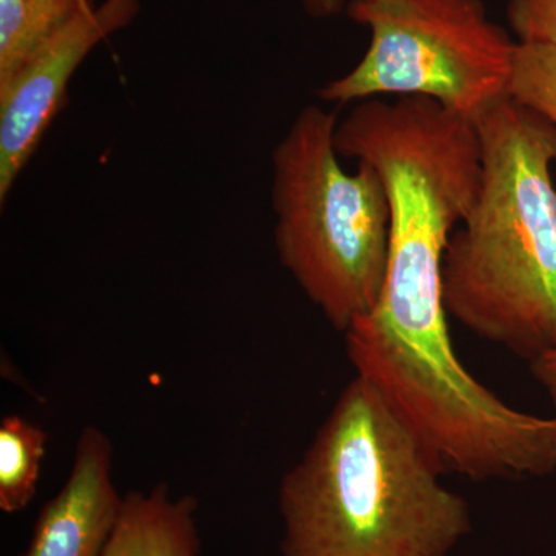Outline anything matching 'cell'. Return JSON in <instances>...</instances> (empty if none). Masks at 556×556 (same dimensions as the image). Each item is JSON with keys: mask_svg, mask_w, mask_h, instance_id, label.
<instances>
[{"mask_svg": "<svg viewBox=\"0 0 556 556\" xmlns=\"http://www.w3.org/2000/svg\"><path fill=\"white\" fill-rule=\"evenodd\" d=\"M89 0H0V94Z\"/></svg>", "mask_w": 556, "mask_h": 556, "instance_id": "8", "label": "cell"}, {"mask_svg": "<svg viewBox=\"0 0 556 556\" xmlns=\"http://www.w3.org/2000/svg\"><path fill=\"white\" fill-rule=\"evenodd\" d=\"M382 2H388V0H382ZM300 3L309 16L328 20V17L338 16L345 10L346 0H300Z\"/></svg>", "mask_w": 556, "mask_h": 556, "instance_id": "13", "label": "cell"}, {"mask_svg": "<svg viewBox=\"0 0 556 556\" xmlns=\"http://www.w3.org/2000/svg\"><path fill=\"white\" fill-rule=\"evenodd\" d=\"M477 127L481 190L445 252V309L530 364L556 351V129L510 98Z\"/></svg>", "mask_w": 556, "mask_h": 556, "instance_id": "2", "label": "cell"}, {"mask_svg": "<svg viewBox=\"0 0 556 556\" xmlns=\"http://www.w3.org/2000/svg\"><path fill=\"white\" fill-rule=\"evenodd\" d=\"M365 380L345 388L278 489L283 556H448L470 508Z\"/></svg>", "mask_w": 556, "mask_h": 556, "instance_id": "1", "label": "cell"}, {"mask_svg": "<svg viewBox=\"0 0 556 556\" xmlns=\"http://www.w3.org/2000/svg\"><path fill=\"white\" fill-rule=\"evenodd\" d=\"M510 100L533 110L556 129V47L518 43Z\"/></svg>", "mask_w": 556, "mask_h": 556, "instance_id": "10", "label": "cell"}, {"mask_svg": "<svg viewBox=\"0 0 556 556\" xmlns=\"http://www.w3.org/2000/svg\"><path fill=\"white\" fill-rule=\"evenodd\" d=\"M336 113L300 110L273 153L278 260L328 324L345 332L375 308L390 254V203L375 167L348 174Z\"/></svg>", "mask_w": 556, "mask_h": 556, "instance_id": "3", "label": "cell"}, {"mask_svg": "<svg viewBox=\"0 0 556 556\" xmlns=\"http://www.w3.org/2000/svg\"><path fill=\"white\" fill-rule=\"evenodd\" d=\"M49 437L20 415L0 422V510L17 514L27 508L38 490L40 467Z\"/></svg>", "mask_w": 556, "mask_h": 556, "instance_id": "9", "label": "cell"}, {"mask_svg": "<svg viewBox=\"0 0 556 556\" xmlns=\"http://www.w3.org/2000/svg\"><path fill=\"white\" fill-rule=\"evenodd\" d=\"M141 0H90L54 33L0 94V203L9 199L54 116L67 86L84 60L113 33L137 17Z\"/></svg>", "mask_w": 556, "mask_h": 556, "instance_id": "5", "label": "cell"}, {"mask_svg": "<svg viewBox=\"0 0 556 556\" xmlns=\"http://www.w3.org/2000/svg\"><path fill=\"white\" fill-rule=\"evenodd\" d=\"M530 371L540 387L546 391L556 409V351L530 362Z\"/></svg>", "mask_w": 556, "mask_h": 556, "instance_id": "12", "label": "cell"}, {"mask_svg": "<svg viewBox=\"0 0 556 556\" xmlns=\"http://www.w3.org/2000/svg\"><path fill=\"white\" fill-rule=\"evenodd\" d=\"M507 21L518 43L556 47V0H508Z\"/></svg>", "mask_w": 556, "mask_h": 556, "instance_id": "11", "label": "cell"}, {"mask_svg": "<svg viewBox=\"0 0 556 556\" xmlns=\"http://www.w3.org/2000/svg\"><path fill=\"white\" fill-rule=\"evenodd\" d=\"M346 10L371 40L356 67L318 90L320 100L424 97L477 123L510 98L518 42L482 0H353Z\"/></svg>", "mask_w": 556, "mask_h": 556, "instance_id": "4", "label": "cell"}, {"mask_svg": "<svg viewBox=\"0 0 556 556\" xmlns=\"http://www.w3.org/2000/svg\"><path fill=\"white\" fill-rule=\"evenodd\" d=\"M124 495L113 481V447L100 428L80 431L73 466L56 496L40 508L21 556H101Z\"/></svg>", "mask_w": 556, "mask_h": 556, "instance_id": "6", "label": "cell"}, {"mask_svg": "<svg viewBox=\"0 0 556 556\" xmlns=\"http://www.w3.org/2000/svg\"><path fill=\"white\" fill-rule=\"evenodd\" d=\"M197 511L195 497L167 484L127 493L101 556H200Z\"/></svg>", "mask_w": 556, "mask_h": 556, "instance_id": "7", "label": "cell"}]
</instances>
